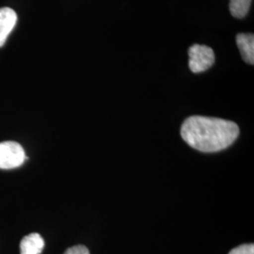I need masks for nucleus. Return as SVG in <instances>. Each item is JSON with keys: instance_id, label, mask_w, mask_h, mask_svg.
<instances>
[{"instance_id": "5", "label": "nucleus", "mask_w": 254, "mask_h": 254, "mask_svg": "<svg viewBox=\"0 0 254 254\" xmlns=\"http://www.w3.org/2000/svg\"><path fill=\"white\" fill-rule=\"evenodd\" d=\"M236 44L240 54L247 64H254V36L253 33H239L236 36Z\"/></svg>"}, {"instance_id": "1", "label": "nucleus", "mask_w": 254, "mask_h": 254, "mask_svg": "<svg viewBox=\"0 0 254 254\" xmlns=\"http://www.w3.org/2000/svg\"><path fill=\"white\" fill-rule=\"evenodd\" d=\"M239 127L228 120L191 116L181 127L182 138L195 150L216 153L225 150L236 141Z\"/></svg>"}, {"instance_id": "2", "label": "nucleus", "mask_w": 254, "mask_h": 254, "mask_svg": "<svg viewBox=\"0 0 254 254\" xmlns=\"http://www.w3.org/2000/svg\"><path fill=\"white\" fill-rule=\"evenodd\" d=\"M189 66L192 73H202L215 63L214 51L207 46L193 45L189 49Z\"/></svg>"}, {"instance_id": "4", "label": "nucleus", "mask_w": 254, "mask_h": 254, "mask_svg": "<svg viewBox=\"0 0 254 254\" xmlns=\"http://www.w3.org/2000/svg\"><path fill=\"white\" fill-rule=\"evenodd\" d=\"M16 22L17 14L13 9L8 7L0 9V47L5 45Z\"/></svg>"}, {"instance_id": "6", "label": "nucleus", "mask_w": 254, "mask_h": 254, "mask_svg": "<svg viewBox=\"0 0 254 254\" xmlns=\"http://www.w3.org/2000/svg\"><path fill=\"white\" fill-rule=\"evenodd\" d=\"M45 248V240L39 234L25 236L20 244L21 254H41Z\"/></svg>"}, {"instance_id": "7", "label": "nucleus", "mask_w": 254, "mask_h": 254, "mask_svg": "<svg viewBox=\"0 0 254 254\" xmlns=\"http://www.w3.org/2000/svg\"><path fill=\"white\" fill-rule=\"evenodd\" d=\"M252 0H230V11L236 18H244L251 8Z\"/></svg>"}, {"instance_id": "8", "label": "nucleus", "mask_w": 254, "mask_h": 254, "mask_svg": "<svg viewBox=\"0 0 254 254\" xmlns=\"http://www.w3.org/2000/svg\"><path fill=\"white\" fill-rule=\"evenodd\" d=\"M229 254H254V244H243L233 249Z\"/></svg>"}, {"instance_id": "9", "label": "nucleus", "mask_w": 254, "mask_h": 254, "mask_svg": "<svg viewBox=\"0 0 254 254\" xmlns=\"http://www.w3.org/2000/svg\"><path fill=\"white\" fill-rule=\"evenodd\" d=\"M64 254H90L87 247L83 245L73 246L66 250Z\"/></svg>"}, {"instance_id": "3", "label": "nucleus", "mask_w": 254, "mask_h": 254, "mask_svg": "<svg viewBox=\"0 0 254 254\" xmlns=\"http://www.w3.org/2000/svg\"><path fill=\"white\" fill-rule=\"evenodd\" d=\"M27 156L23 147L15 141L0 142V169L10 170L18 168Z\"/></svg>"}]
</instances>
